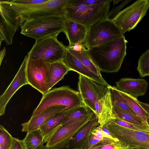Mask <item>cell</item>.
<instances>
[{
    "label": "cell",
    "instance_id": "obj_7",
    "mask_svg": "<svg viewBox=\"0 0 149 149\" xmlns=\"http://www.w3.org/2000/svg\"><path fill=\"white\" fill-rule=\"evenodd\" d=\"M57 37L50 36L36 40L28 54L29 57L41 58L50 63L63 60L66 47Z\"/></svg>",
    "mask_w": 149,
    "mask_h": 149
},
{
    "label": "cell",
    "instance_id": "obj_19",
    "mask_svg": "<svg viewBox=\"0 0 149 149\" xmlns=\"http://www.w3.org/2000/svg\"><path fill=\"white\" fill-rule=\"evenodd\" d=\"M100 125L95 115L75 135L67 147V149H84L92 132Z\"/></svg>",
    "mask_w": 149,
    "mask_h": 149
},
{
    "label": "cell",
    "instance_id": "obj_27",
    "mask_svg": "<svg viewBox=\"0 0 149 149\" xmlns=\"http://www.w3.org/2000/svg\"><path fill=\"white\" fill-rule=\"evenodd\" d=\"M119 91L136 116L145 124L147 125L146 123V113L138 103L137 99L126 93Z\"/></svg>",
    "mask_w": 149,
    "mask_h": 149
},
{
    "label": "cell",
    "instance_id": "obj_4",
    "mask_svg": "<svg viewBox=\"0 0 149 149\" xmlns=\"http://www.w3.org/2000/svg\"><path fill=\"white\" fill-rule=\"evenodd\" d=\"M84 104L79 92L70 88L69 86L54 88L43 95L38 105L33 112L31 117L53 106H64L66 110H69Z\"/></svg>",
    "mask_w": 149,
    "mask_h": 149
},
{
    "label": "cell",
    "instance_id": "obj_40",
    "mask_svg": "<svg viewBox=\"0 0 149 149\" xmlns=\"http://www.w3.org/2000/svg\"><path fill=\"white\" fill-rule=\"evenodd\" d=\"M43 149H67V148H57L54 147H46L44 146Z\"/></svg>",
    "mask_w": 149,
    "mask_h": 149
},
{
    "label": "cell",
    "instance_id": "obj_26",
    "mask_svg": "<svg viewBox=\"0 0 149 149\" xmlns=\"http://www.w3.org/2000/svg\"><path fill=\"white\" fill-rule=\"evenodd\" d=\"M25 149H36L44 143V138L40 129L27 133L22 140Z\"/></svg>",
    "mask_w": 149,
    "mask_h": 149
},
{
    "label": "cell",
    "instance_id": "obj_28",
    "mask_svg": "<svg viewBox=\"0 0 149 149\" xmlns=\"http://www.w3.org/2000/svg\"><path fill=\"white\" fill-rule=\"evenodd\" d=\"M0 12L8 20L14 24L21 26L22 23V19L9 4L5 2L3 0L0 1Z\"/></svg>",
    "mask_w": 149,
    "mask_h": 149
},
{
    "label": "cell",
    "instance_id": "obj_5",
    "mask_svg": "<svg viewBox=\"0 0 149 149\" xmlns=\"http://www.w3.org/2000/svg\"><path fill=\"white\" fill-rule=\"evenodd\" d=\"M103 125L118 140L122 148L149 149V133L120 126L111 120Z\"/></svg>",
    "mask_w": 149,
    "mask_h": 149
},
{
    "label": "cell",
    "instance_id": "obj_44",
    "mask_svg": "<svg viewBox=\"0 0 149 149\" xmlns=\"http://www.w3.org/2000/svg\"><path fill=\"white\" fill-rule=\"evenodd\" d=\"M130 149H139L136 148H130Z\"/></svg>",
    "mask_w": 149,
    "mask_h": 149
},
{
    "label": "cell",
    "instance_id": "obj_9",
    "mask_svg": "<svg viewBox=\"0 0 149 149\" xmlns=\"http://www.w3.org/2000/svg\"><path fill=\"white\" fill-rule=\"evenodd\" d=\"M50 63L41 58L33 59L29 57L26 76L29 84L43 95L49 90L48 80Z\"/></svg>",
    "mask_w": 149,
    "mask_h": 149
},
{
    "label": "cell",
    "instance_id": "obj_1",
    "mask_svg": "<svg viewBox=\"0 0 149 149\" xmlns=\"http://www.w3.org/2000/svg\"><path fill=\"white\" fill-rule=\"evenodd\" d=\"M127 42L123 35L87 51L91 58L100 71L116 72L120 69L126 55Z\"/></svg>",
    "mask_w": 149,
    "mask_h": 149
},
{
    "label": "cell",
    "instance_id": "obj_11",
    "mask_svg": "<svg viewBox=\"0 0 149 149\" xmlns=\"http://www.w3.org/2000/svg\"><path fill=\"white\" fill-rule=\"evenodd\" d=\"M70 0H48L36 4L17 14L22 22L26 19L51 14H62L64 8Z\"/></svg>",
    "mask_w": 149,
    "mask_h": 149
},
{
    "label": "cell",
    "instance_id": "obj_45",
    "mask_svg": "<svg viewBox=\"0 0 149 149\" xmlns=\"http://www.w3.org/2000/svg\"><path fill=\"white\" fill-rule=\"evenodd\" d=\"M126 149H130V148H126Z\"/></svg>",
    "mask_w": 149,
    "mask_h": 149
},
{
    "label": "cell",
    "instance_id": "obj_35",
    "mask_svg": "<svg viewBox=\"0 0 149 149\" xmlns=\"http://www.w3.org/2000/svg\"><path fill=\"white\" fill-rule=\"evenodd\" d=\"M10 149H25L22 140L14 137L13 144Z\"/></svg>",
    "mask_w": 149,
    "mask_h": 149
},
{
    "label": "cell",
    "instance_id": "obj_47",
    "mask_svg": "<svg viewBox=\"0 0 149 149\" xmlns=\"http://www.w3.org/2000/svg\"></svg>",
    "mask_w": 149,
    "mask_h": 149
},
{
    "label": "cell",
    "instance_id": "obj_37",
    "mask_svg": "<svg viewBox=\"0 0 149 149\" xmlns=\"http://www.w3.org/2000/svg\"><path fill=\"white\" fill-rule=\"evenodd\" d=\"M138 102L146 114L149 115V104L141 102L138 100Z\"/></svg>",
    "mask_w": 149,
    "mask_h": 149
},
{
    "label": "cell",
    "instance_id": "obj_41",
    "mask_svg": "<svg viewBox=\"0 0 149 149\" xmlns=\"http://www.w3.org/2000/svg\"><path fill=\"white\" fill-rule=\"evenodd\" d=\"M146 123L149 126V115L146 114Z\"/></svg>",
    "mask_w": 149,
    "mask_h": 149
},
{
    "label": "cell",
    "instance_id": "obj_18",
    "mask_svg": "<svg viewBox=\"0 0 149 149\" xmlns=\"http://www.w3.org/2000/svg\"><path fill=\"white\" fill-rule=\"evenodd\" d=\"M87 30L85 26L65 19L63 32L69 42L68 46L71 47L77 44H83Z\"/></svg>",
    "mask_w": 149,
    "mask_h": 149
},
{
    "label": "cell",
    "instance_id": "obj_30",
    "mask_svg": "<svg viewBox=\"0 0 149 149\" xmlns=\"http://www.w3.org/2000/svg\"><path fill=\"white\" fill-rule=\"evenodd\" d=\"M137 70L140 77L149 76V50H148L140 57Z\"/></svg>",
    "mask_w": 149,
    "mask_h": 149
},
{
    "label": "cell",
    "instance_id": "obj_15",
    "mask_svg": "<svg viewBox=\"0 0 149 149\" xmlns=\"http://www.w3.org/2000/svg\"><path fill=\"white\" fill-rule=\"evenodd\" d=\"M63 61L70 70L76 72L104 86L109 85L102 77L97 75L84 65L66 47Z\"/></svg>",
    "mask_w": 149,
    "mask_h": 149
},
{
    "label": "cell",
    "instance_id": "obj_42",
    "mask_svg": "<svg viewBox=\"0 0 149 149\" xmlns=\"http://www.w3.org/2000/svg\"><path fill=\"white\" fill-rule=\"evenodd\" d=\"M123 1V0H112L113 2V3L114 5L117 4L120 1Z\"/></svg>",
    "mask_w": 149,
    "mask_h": 149
},
{
    "label": "cell",
    "instance_id": "obj_8",
    "mask_svg": "<svg viewBox=\"0 0 149 149\" xmlns=\"http://www.w3.org/2000/svg\"><path fill=\"white\" fill-rule=\"evenodd\" d=\"M148 0H138L120 11L112 20L123 34L134 29L146 14Z\"/></svg>",
    "mask_w": 149,
    "mask_h": 149
},
{
    "label": "cell",
    "instance_id": "obj_2",
    "mask_svg": "<svg viewBox=\"0 0 149 149\" xmlns=\"http://www.w3.org/2000/svg\"><path fill=\"white\" fill-rule=\"evenodd\" d=\"M65 18L63 14H51L27 19L20 26L21 33L36 40L57 36L64 32Z\"/></svg>",
    "mask_w": 149,
    "mask_h": 149
},
{
    "label": "cell",
    "instance_id": "obj_46",
    "mask_svg": "<svg viewBox=\"0 0 149 149\" xmlns=\"http://www.w3.org/2000/svg\"><path fill=\"white\" fill-rule=\"evenodd\" d=\"M83 149L81 148V149Z\"/></svg>",
    "mask_w": 149,
    "mask_h": 149
},
{
    "label": "cell",
    "instance_id": "obj_16",
    "mask_svg": "<svg viewBox=\"0 0 149 149\" xmlns=\"http://www.w3.org/2000/svg\"><path fill=\"white\" fill-rule=\"evenodd\" d=\"M116 87L119 91L137 99L144 95L147 89L148 83L143 79L124 78L116 82Z\"/></svg>",
    "mask_w": 149,
    "mask_h": 149
},
{
    "label": "cell",
    "instance_id": "obj_32",
    "mask_svg": "<svg viewBox=\"0 0 149 149\" xmlns=\"http://www.w3.org/2000/svg\"><path fill=\"white\" fill-rule=\"evenodd\" d=\"M48 0H13L4 1L12 7L22 8L29 6L33 4L44 3Z\"/></svg>",
    "mask_w": 149,
    "mask_h": 149
},
{
    "label": "cell",
    "instance_id": "obj_17",
    "mask_svg": "<svg viewBox=\"0 0 149 149\" xmlns=\"http://www.w3.org/2000/svg\"><path fill=\"white\" fill-rule=\"evenodd\" d=\"M66 110V107L64 106L51 107L40 113L31 117L28 121L21 124L22 127L21 131L28 133L39 129L50 117L57 113Z\"/></svg>",
    "mask_w": 149,
    "mask_h": 149
},
{
    "label": "cell",
    "instance_id": "obj_31",
    "mask_svg": "<svg viewBox=\"0 0 149 149\" xmlns=\"http://www.w3.org/2000/svg\"><path fill=\"white\" fill-rule=\"evenodd\" d=\"M14 137L1 125H0V149H10Z\"/></svg>",
    "mask_w": 149,
    "mask_h": 149
},
{
    "label": "cell",
    "instance_id": "obj_48",
    "mask_svg": "<svg viewBox=\"0 0 149 149\" xmlns=\"http://www.w3.org/2000/svg\"></svg>",
    "mask_w": 149,
    "mask_h": 149
},
{
    "label": "cell",
    "instance_id": "obj_24",
    "mask_svg": "<svg viewBox=\"0 0 149 149\" xmlns=\"http://www.w3.org/2000/svg\"><path fill=\"white\" fill-rule=\"evenodd\" d=\"M92 111L84 104L71 110L66 115L62 123L65 126L77 122L86 117Z\"/></svg>",
    "mask_w": 149,
    "mask_h": 149
},
{
    "label": "cell",
    "instance_id": "obj_12",
    "mask_svg": "<svg viewBox=\"0 0 149 149\" xmlns=\"http://www.w3.org/2000/svg\"><path fill=\"white\" fill-rule=\"evenodd\" d=\"M106 86L86 77L79 74L78 83V92L83 104L94 114L96 113L95 105L99 94Z\"/></svg>",
    "mask_w": 149,
    "mask_h": 149
},
{
    "label": "cell",
    "instance_id": "obj_13",
    "mask_svg": "<svg viewBox=\"0 0 149 149\" xmlns=\"http://www.w3.org/2000/svg\"><path fill=\"white\" fill-rule=\"evenodd\" d=\"M29 57L26 56L14 78L0 96V115H3L7 105L15 93L20 88L29 84L26 76V68Z\"/></svg>",
    "mask_w": 149,
    "mask_h": 149
},
{
    "label": "cell",
    "instance_id": "obj_25",
    "mask_svg": "<svg viewBox=\"0 0 149 149\" xmlns=\"http://www.w3.org/2000/svg\"><path fill=\"white\" fill-rule=\"evenodd\" d=\"M108 87L111 93L113 106H117L126 112L137 116L116 87L109 85Z\"/></svg>",
    "mask_w": 149,
    "mask_h": 149
},
{
    "label": "cell",
    "instance_id": "obj_10",
    "mask_svg": "<svg viewBox=\"0 0 149 149\" xmlns=\"http://www.w3.org/2000/svg\"><path fill=\"white\" fill-rule=\"evenodd\" d=\"M92 111L81 120L70 125L61 126L51 136L45 146L46 147L57 148H67L77 133L93 117Z\"/></svg>",
    "mask_w": 149,
    "mask_h": 149
},
{
    "label": "cell",
    "instance_id": "obj_14",
    "mask_svg": "<svg viewBox=\"0 0 149 149\" xmlns=\"http://www.w3.org/2000/svg\"><path fill=\"white\" fill-rule=\"evenodd\" d=\"M108 86H105L99 94L95 105V115L100 125H103L113 117L111 96Z\"/></svg>",
    "mask_w": 149,
    "mask_h": 149
},
{
    "label": "cell",
    "instance_id": "obj_23",
    "mask_svg": "<svg viewBox=\"0 0 149 149\" xmlns=\"http://www.w3.org/2000/svg\"><path fill=\"white\" fill-rule=\"evenodd\" d=\"M69 51L77 59L84 65L100 77H102L101 71L93 63L89 56L87 51L83 44L81 51L79 52L73 50L66 47Z\"/></svg>",
    "mask_w": 149,
    "mask_h": 149
},
{
    "label": "cell",
    "instance_id": "obj_21",
    "mask_svg": "<svg viewBox=\"0 0 149 149\" xmlns=\"http://www.w3.org/2000/svg\"><path fill=\"white\" fill-rule=\"evenodd\" d=\"M70 71L63 60L50 63L48 80L49 90Z\"/></svg>",
    "mask_w": 149,
    "mask_h": 149
},
{
    "label": "cell",
    "instance_id": "obj_34",
    "mask_svg": "<svg viewBox=\"0 0 149 149\" xmlns=\"http://www.w3.org/2000/svg\"><path fill=\"white\" fill-rule=\"evenodd\" d=\"M108 0H70L69 2L74 4H98L105 3Z\"/></svg>",
    "mask_w": 149,
    "mask_h": 149
},
{
    "label": "cell",
    "instance_id": "obj_20",
    "mask_svg": "<svg viewBox=\"0 0 149 149\" xmlns=\"http://www.w3.org/2000/svg\"><path fill=\"white\" fill-rule=\"evenodd\" d=\"M72 110H64L54 114L41 126L40 129L43 137L44 143H47L51 136L62 126L65 117Z\"/></svg>",
    "mask_w": 149,
    "mask_h": 149
},
{
    "label": "cell",
    "instance_id": "obj_43",
    "mask_svg": "<svg viewBox=\"0 0 149 149\" xmlns=\"http://www.w3.org/2000/svg\"><path fill=\"white\" fill-rule=\"evenodd\" d=\"M43 144L44 143L42 144L41 145L39 146L36 149H43V147H44Z\"/></svg>",
    "mask_w": 149,
    "mask_h": 149
},
{
    "label": "cell",
    "instance_id": "obj_29",
    "mask_svg": "<svg viewBox=\"0 0 149 149\" xmlns=\"http://www.w3.org/2000/svg\"><path fill=\"white\" fill-rule=\"evenodd\" d=\"M112 112L113 116L123 120L135 124H146L137 116L126 112L117 106H113Z\"/></svg>",
    "mask_w": 149,
    "mask_h": 149
},
{
    "label": "cell",
    "instance_id": "obj_22",
    "mask_svg": "<svg viewBox=\"0 0 149 149\" xmlns=\"http://www.w3.org/2000/svg\"><path fill=\"white\" fill-rule=\"evenodd\" d=\"M0 42L4 41L7 45L12 43L14 35L20 25L13 23L0 12Z\"/></svg>",
    "mask_w": 149,
    "mask_h": 149
},
{
    "label": "cell",
    "instance_id": "obj_33",
    "mask_svg": "<svg viewBox=\"0 0 149 149\" xmlns=\"http://www.w3.org/2000/svg\"><path fill=\"white\" fill-rule=\"evenodd\" d=\"M131 1V0H125L120 5L116 7H114L111 10V11L109 13L107 16V19L112 20L119 12L120 10Z\"/></svg>",
    "mask_w": 149,
    "mask_h": 149
},
{
    "label": "cell",
    "instance_id": "obj_38",
    "mask_svg": "<svg viewBox=\"0 0 149 149\" xmlns=\"http://www.w3.org/2000/svg\"><path fill=\"white\" fill-rule=\"evenodd\" d=\"M83 45V43L77 44L72 47H69L68 46L67 47L74 51L80 52L81 51Z\"/></svg>",
    "mask_w": 149,
    "mask_h": 149
},
{
    "label": "cell",
    "instance_id": "obj_3",
    "mask_svg": "<svg viewBox=\"0 0 149 149\" xmlns=\"http://www.w3.org/2000/svg\"><path fill=\"white\" fill-rule=\"evenodd\" d=\"M112 1L108 0L103 3L93 5L74 4L69 2L64 8L63 15L65 19L81 24L88 29L97 22L107 19Z\"/></svg>",
    "mask_w": 149,
    "mask_h": 149
},
{
    "label": "cell",
    "instance_id": "obj_39",
    "mask_svg": "<svg viewBox=\"0 0 149 149\" xmlns=\"http://www.w3.org/2000/svg\"><path fill=\"white\" fill-rule=\"evenodd\" d=\"M6 53L5 47L0 52V64L1 65L2 61L3 58Z\"/></svg>",
    "mask_w": 149,
    "mask_h": 149
},
{
    "label": "cell",
    "instance_id": "obj_36",
    "mask_svg": "<svg viewBox=\"0 0 149 149\" xmlns=\"http://www.w3.org/2000/svg\"><path fill=\"white\" fill-rule=\"evenodd\" d=\"M120 148H121L119 145L116 143H112L103 146L100 149H120Z\"/></svg>",
    "mask_w": 149,
    "mask_h": 149
},
{
    "label": "cell",
    "instance_id": "obj_6",
    "mask_svg": "<svg viewBox=\"0 0 149 149\" xmlns=\"http://www.w3.org/2000/svg\"><path fill=\"white\" fill-rule=\"evenodd\" d=\"M123 35L112 20L107 19L93 24L88 29L83 44L88 49L120 38Z\"/></svg>",
    "mask_w": 149,
    "mask_h": 149
}]
</instances>
